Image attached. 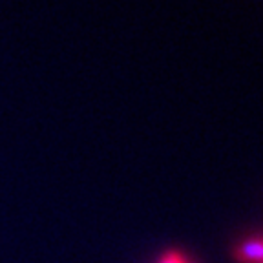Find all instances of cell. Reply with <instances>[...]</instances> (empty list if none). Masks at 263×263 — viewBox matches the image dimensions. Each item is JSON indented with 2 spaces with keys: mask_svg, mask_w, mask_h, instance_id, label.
<instances>
[{
  "mask_svg": "<svg viewBox=\"0 0 263 263\" xmlns=\"http://www.w3.org/2000/svg\"><path fill=\"white\" fill-rule=\"evenodd\" d=\"M234 258L239 263H263V238L243 241L234 249Z\"/></svg>",
  "mask_w": 263,
  "mask_h": 263,
  "instance_id": "obj_1",
  "label": "cell"
},
{
  "mask_svg": "<svg viewBox=\"0 0 263 263\" xmlns=\"http://www.w3.org/2000/svg\"><path fill=\"white\" fill-rule=\"evenodd\" d=\"M159 263H189V261H186L181 254H177V252H168Z\"/></svg>",
  "mask_w": 263,
  "mask_h": 263,
  "instance_id": "obj_2",
  "label": "cell"
}]
</instances>
